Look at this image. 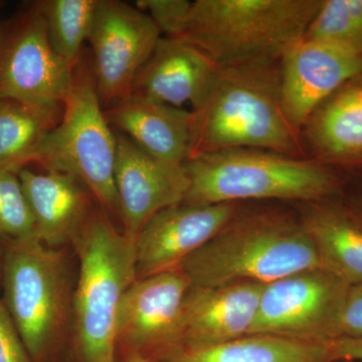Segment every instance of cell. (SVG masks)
<instances>
[{
    "label": "cell",
    "mask_w": 362,
    "mask_h": 362,
    "mask_svg": "<svg viewBox=\"0 0 362 362\" xmlns=\"http://www.w3.org/2000/svg\"><path fill=\"white\" fill-rule=\"evenodd\" d=\"M192 112L189 158L233 148L308 158L283 111L279 59L218 66L201 106Z\"/></svg>",
    "instance_id": "obj_1"
},
{
    "label": "cell",
    "mask_w": 362,
    "mask_h": 362,
    "mask_svg": "<svg viewBox=\"0 0 362 362\" xmlns=\"http://www.w3.org/2000/svg\"><path fill=\"white\" fill-rule=\"evenodd\" d=\"M318 268L320 259L301 221L278 213L238 214L178 267L197 288L268 284Z\"/></svg>",
    "instance_id": "obj_2"
},
{
    "label": "cell",
    "mask_w": 362,
    "mask_h": 362,
    "mask_svg": "<svg viewBox=\"0 0 362 362\" xmlns=\"http://www.w3.org/2000/svg\"><path fill=\"white\" fill-rule=\"evenodd\" d=\"M183 166L189 187L182 204L189 206L245 199L324 201L341 197L345 183L339 170L313 159L256 148L201 154Z\"/></svg>",
    "instance_id": "obj_3"
},
{
    "label": "cell",
    "mask_w": 362,
    "mask_h": 362,
    "mask_svg": "<svg viewBox=\"0 0 362 362\" xmlns=\"http://www.w3.org/2000/svg\"><path fill=\"white\" fill-rule=\"evenodd\" d=\"M322 0H197L180 39L218 66L280 59L303 40Z\"/></svg>",
    "instance_id": "obj_4"
},
{
    "label": "cell",
    "mask_w": 362,
    "mask_h": 362,
    "mask_svg": "<svg viewBox=\"0 0 362 362\" xmlns=\"http://www.w3.org/2000/svg\"><path fill=\"white\" fill-rule=\"evenodd\" d=\"M80 275L73 298L78 362H118L117 318L126 291L137 280L134 243L101 211H93L75 242Z\"/></svg>",
    "instance_id": "obj_5"
},
{
    "label": "cell",
    "mask_w": 362,
    "mask_h": 362,
    "mask_svg": "<svg viewBox=\"0 0 362 362\" xmlns=\"http://www.w3.org/2000/svg\"><path fill=\"white\" fill-rule=\"evenodd\" d=\"M115 160L116 134L98 96L92 59L81 56L61 120L23 159V168L37 162L47 170L76 176L103 209L119 216Z\"/></svg>",
    "instance_id": "obj_6"
},
{
    "label": "cell",
    "mask_w": 362,
    "mask_h": 362,
    "mask_svg": "<svg viewBox=\"0 0 362 362\" xmlns=\"http://www.w3.org/2000/svg\"><path fill=\"white\" fill-rule=\"evenodd\" d=\"M7 312L33 362H45L61 339L71 309L64 252L37 238L4 247L1 267Z\"/></svg>",
    "instance_id": "obj_7"
},
{
    "label": "cell",
    "mask_w": 362,
    "mask_h": 362,
    "mask_svg": "<svg viewBox=\"0 0 362 362\" xmlns=\"http://www.w3.org/2000/svg\"><path fill=\"white\" fill-rule=\"evenodd\" d=\"M349 286L322 268L268 283L247 335H274L310 342L337 339Z\"/></svg>",
    "instance_id": "obj_8"
},
{
    "label": "cell",
    "mask_w": 362,
    "mask_h": 362,
    "mask_svg": "<svg viewBox=\"0 0 362 362\" xmlns=\"http://www.w3.org/2000/svg\"><path fill=\"white\" fill-rule=\"evenodd\" d=\"M161 33L138 7L99 0L88 40L98 96L103 108L131 96L133 83Z\"/></svg>",
    "instance_id": "obj_9"
},
{
    "label": "cell",
    "mask_w": 362,
    "mask_h": 362,
    "mask_svg": "<svg viewBox=\"0 0 362 362\" xmlns=\"http://www.w3.org/2000/svg\"><path fill=\"white\" fill-rule=\"evenodd\" d=\"M73 68L52 49L47 25L33 4L0 49V98L63 113Z\"/></svg>",
    "instance_id": "obj_10"
},
{
    "label": "cell",
    "mask_w": 362,
    "mask_h": 362,
    "mask_svg": "<svg viewBox=\"0 0 362 362\" xmlns=\"http://www.w3.org/2000/svg\"><path fill=\"white\" fill-rule=\"evenodd\" d=\"M192 288L180 269L137 279L117 318V349L158 361L175 347L183 305Z\"/></svg>",
    "instance_id": "obj_11"
},
{
    "label": "cell",
    "mask_w": 362,
    "mask_h": 362,
    "mask_svg": "<svg viewBox=\"0 0 362 362\" xmlns=\"http://www.w3.org/2000/svg\"><path fill=\"white\" fill-rule=\"evenodd\" d=\"M279 62L283 111L299 134L319 105L362 76V52L316 40H299Z\"/></svg>",
    "instance_id": "obj_12"
},
{
    "label": "cell",
    "mask_w": 362,
    "mask_h": 362,
    "mask_svg": "<svg viewBox=\"0 0 362 362\" xmlns=\"http://www.w3.org/2000/svg\"><path fill=\"white\" fill-rule=\"evenodd\" d=\"M114 180L123 233L131 240L154 214L182 204L189 187L183 164L150 156L120 132L116 134Z\"/></svg>",
    "instance_id": "obj_13"
},
{
    "label": "cell",
    "mask_w": 362,
    "mask_h": 362,
    "mask_svg": "<svg viewBox=\"0 0 362 362\" xmlns=\"http://www.w3.org/2000/svg\"><path fill=\"white\" fill-rule=\"evenodd\" d=\"M237 214L235 204H181L154 214L133 240L137 279L177 269Z\"/></svg>",
    "instance_id": "obj_14"
},
{
    "label": "cell",
    "mask_w": 362,
    "mask_h": 362,
    "mask_svg": "<svg viewBox=\"0 0 362 362\" xmlns=\"http://www.w3.org/2000/svg\"><path fill=\"white\" fill-rule=\"evenodd\" d=\"M265 284L240 282L190 288L178 326L176 349H202L247 337Z\"/></svg>",
    "instance_id": "obj_15"
},
{
    "label": "cell",
    "mask_w": 362,
    "mask_h": 362,
    "mask_svg": "<svg viewBox=\"0 0 362 362\" xmlns=\"http://www.w3.org/2000/svg\"><path fill=\"white\" fill-rule=\"evenodd\" d=\"M218 66L197 45L160 37L133 83L131 96L197 110L213 84Z\"/></svg>",
    "instance_id": "obj_16"
},
{
    "label": "cell",
    "mask_w": 362,
    "mask_h": 362,
    "mask_svg": "<svg viewBox=\"0 0 362 362\" xmlns=\"http://www.w3.org/2000/svg\"><path fill=\"white\" fill-rule=\"evenodd\" d=\"M300 135L308 158L337 170H361L362 76L319 105Z\"/></svg>",
    "instance_id": "obj_17"
},
{
    "label": "cell",
    "mask_w": 362,
    "mask_h": 362,
    "mask_svg": "<svg viewBox=\"0 0 362 362\" xmlns=\"http://www.w3.org/2000/svg\"><path fill=\"white\" fill-rule=\"evenodd\" d=\"M35 221V237L45 246L74 243L89 220L90 192L76 176L59 171L18 173Z\"/></svg>",
    "instance_id": "obj_18"
},
{
    "label": "cell",
    "mask_w": 362,
    "mask_h": 362,
    "mask_svg": "<svg viewBox=\"0 0 362 362\" xmlns=\"http://www.w3.org/2000/svg\"><path fill=\"white\" fill-rule=\"evenodd\" d=\"M104 114L110 125L150 156L178 165L189 158L192 111L130 96L105 108Z\"/></svg>",
    "instance_id": "obj_19"
},
{
    "label": "cell",
    "mask_w": 362,
    "mask_h": 362,
    "mask_svg": "<svg viewBox=\"0 0 362 362\" xmlns=\"http://www.w3.org/2000/svg\"><path fill=\"white\" fill-rule=\"evenodd\" d=\"M338 197L308 202L300 221L322 269L349 285L362 284V221Z\"/></svg>",
    "instance_id": "obj_20"
},
{
    "label": "cell",
    "mask_w": 362,
    "mask_h": 362,
    "mask_svg": "<svg viewBox=\"0 0 362 362\" xmlns=\"http://www.w3.org/2000/svg\"><path fill=\"white\" fill-rule=\"evenodd\" d=\"M160 362H334L329 341L310 342L252 334L230 341L166 352Z\"/></svg>",
    "instance_id": "obj_21"
},
{
    "label": "cell",
    "mask_w": 362,
    "mask_h": 362,
    "mask_svg": "<svg viewBox=\"0 0 362 362\" xmlns=\"http://www.w3.org/2000/svg\"><path fill=\"white\" fill-rule=\"evenodd\" d=\"M62 115L0 98V169L16 173L23 169V159Z\"/></svg>",
    "instance_id": "obj_22"
},
{
    "label": "cell",
    "mask_w": 362,
    "mask_h": 362,
    "mask_svg": "<svg viewBox=\"0 0 362 362\" xmlns=\"http://www.w3.org/2000/svg\"><path fill=\"white\" fill-rule=\"evenodd\" d=\"M99 0H44L35 4L47 25L52 49L71 68L89 37Z\"/></svg>",
    "instance_id": "obj_23"
},
{
    "label": "cell",
    "mask_w": 362,
    "mask_h": 362,
    "mask_svg": "<svg viewBox=\"0 0 362 362\" xmlns=\"http://www.w3.org/2000/svg\"><path fill=\"white\" fill-rule=\"evenodd\" d=\"M304 39L362 52V0H322Z\"/></svg>",
    "instance_id": "obj_24"
},
{
    "label": "cell",
    "mask_w": 362,
    "mask_h": 362,
    "mask_svg": "<svg viewBox=\"0 0 362 362\" xmlns=\"http://www.w3.org/2000/svg\"><path fill=\"white\" fill-rule=\"evenodd\" d=\"M33 237L35 221L20 177L13 171L0 169V247Z\"/></svg>",
    "instance_id": "obj_25"
},
{
    "label": "cell",
    "mask_w": 362,
    "mask_h": 362,
    "mask_svg": "<svg viewBox=\"0 0 362 362\" xmlns=\"http://www.w3.org/2000/svg\"><path fill=\"white\" fill-rule=\"evenodd\" d=\"M136 6L148 14L166 37L180 39L187 28L192 2L187 0H139Z\"/></svg>",
    "instance_id": "obj_26"
},
{
    "label": "cell",
    "mask_w": 362,
    "mask_h": 362,
    "mask_svg": "<svg viewBox=\"0 0 362 362\" xmlns=\"http://www.w3.org/2000/svg\"><path fill=\"white\" fill-rule=\"evenodd\" d=\"M0 362H33L0 298Z\"/></svg>",
    "instance_id": "obj_27"
},
{
    "label": "cell",
    "mask_w": 362,
    "mask_h": 362,
    "mask_svg": "<svg viewBox=\"0 0 362 362\" xmlns=\"http://www.w3.org/2000/svg\"><path fill=\"white\" fill-rule=\"evenodd\" d=\"M362 337V284L350 285L340 315L337 338Z\"/></svg>",
    "instance_id": "obj_28"
},
{
    "label": "cell",
    "mask_w": 362,
    "mask_h": 362,
    "mask_svg": "<svg viewBox=\"0 0 362 362\" xmlns=\"http://www.w3.org/2000/svg\"><path fill=\"white\" fill-rule=\"evenodd\" d=\"M333 361L362 362V337L337 338L329 341Z\"/></svg>",
    "instance_id": "obj_29"
},
{
    "label": "cell",
    "mask_w": 362,
    "mask_h": 362,
    "mask_svg": "<svg viewBox=\"0 0 362 362\" xmlns=\"http://www.w3.org/2000/svg\"><path fill=\"white\" fill-rule=\"evenodd\" d=\"M350 175L354 176V182L356 187L354 192L349 194L346 204L351 209V211L356 214L357 218L362 221V169L361 170L346 171Z\"/></svg>",
    "instance_id": "obj_30"
},
{
    "label": "cell",
    "mask_w": 362,
    "mask_h": 362,
    "mask_svg": "<svg viewBox=\"0 0 362 362\" xmlns=\"http://www.w3.org/2000/svg\"><path fill=\"white\" fill-rule=\"evenodd\" d=\"M118 362H151L148 359L140 356V354H134V352H123L121 359H118Z\"/></svg>",
    "instance_id": "obj_31"
},
{
    "label": "cell",
    "mask_w": 362,
    "mask_h": 362,
    "mask_svg": "<svg viewBox=\"0 0 362 362\" xmlns=\"http://www.w3.org/2000/svg\"><path fill=\"white\" fill-rule=\"evenodd\" d=\"M1 267H2V256H1V247H0V278H1Z\"/></svg>",
    "instance_id": "obj_32"
},
{
    "label": "cell",
    "mask_w": 362,
    "mask_h": 362,
    "mask_svg": "<svg viewBox=\"0 0 362 362\" xmlns=\"http://www.w3.org/2000/svg\"><path fill=\"white\" fill-rule=\"evenodd\" d=\"M346 362H349V361H346Z\"/></svg>",
    "instance_id": "obj_33"
}]
</instances>
